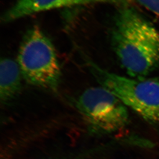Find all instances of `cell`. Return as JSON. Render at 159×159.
I'll return each instance as SVG.
<instances>
[{"label":"cell","instance_id":"obj_5","mask_svg":"<svg viewBox=\"0 0 159 159\" xmlns=\"http://www.w3.org/2000/svg\"><path fill=\"white\" fill-rule=\"evenodd\" d=\"M107 3L126 5V0H18L3 15V22L8 23L34 14L60 8Z\"/></svg>","mask_w":159,"mask_h":159},{"label":"cell","instance_id":"obj_4","mask_svg":"<svg viewBox=\"0 0 159 159\" xmlns=\"http://www.w3.org/2000/svg\"><path fill=\"white\" fill-rule=\"evenodd\" d=\"M75 104L89 132L93 135L113 133L127 125L129 115L126 106L101 86L86 89Z\"/></svg>","mask_w":159,"mask_h":159},{"label":"cell","instance_id":"obj_8","mask_svg":"<svg viewBox=\"0 0 159 159\" xmlns=\"http://www.w3.org/2000/svg\"><path fill=\"white\" fill-rule=\"evenodd\" d=\"M95 150H90L83 153L55 157L45 159H95Z\"/></svg>","mask_w":159,"mask_h":159},{"label":"cell","instance_id":"obj_1","mask_svg":"<svg viewBox=\"0 0 159 159\" xmlns=\"http://www.w3.org/2000/svg\"><path fill=\"white\" fill-rule=\"evenodd\" d=\"M120 64L134 78H145L159 64V31L130 6H121L112 32Z\"/></svg>","mask_w":159,"mask_h":159},{"label":"cell","instance_id":"obj_3","mask_svg":"<svg viewBox=\"0 0 159 159\" xmlns=\"http://www.w3.org/2000/svg\"><path fill=\"white\" fill-rule=\"evenodd\" d=\"M23 78L30 85L57 92L61 71L51 41L38 26L26 33L17 57Z\"/></svg>","mask_w":159,"mask_h":159},{"label":"cell","instance_id":"obj_6","mask_svg":"<svg viewBox=\"0 0 159 159\" xmlns=\"http://www.w3.org/2000/svg\"><path fill=\"white\" fill-rule=\"evenodd\" d=\"M23 78L17 60L3 58L0 63V99L8 104L18 97L21 92Z\"/></svg>","mask_w":159,"mask_h":159},{"label":"cell","instance_id":"obj_2","mask_svg":"<svg viewBox=\"0 0 159 159\" xmlns=\"http://www.w3.org/2000/svg\"><path fill=\"white\" fill-rule=\"evenodd\" d=\"M87 63L101 86L146 122L159 124V80L124 77L108 71L91 61Z\"/></svg>","mask_w":159,"mask_h":159},{"label":"cell","instance_id":"obj_7","mask_svg":"<svg viewBox=\"0 0 159 159\" xmlns=\"http://www.w3.org/2000/svg\"><path fill=\"white\" fill-rule=\"evenodd\" d=\"M128 5L135 4L159 16V0H127Z\"/></svg>","mask_w":159,"mask_h":159}]
</instances>
